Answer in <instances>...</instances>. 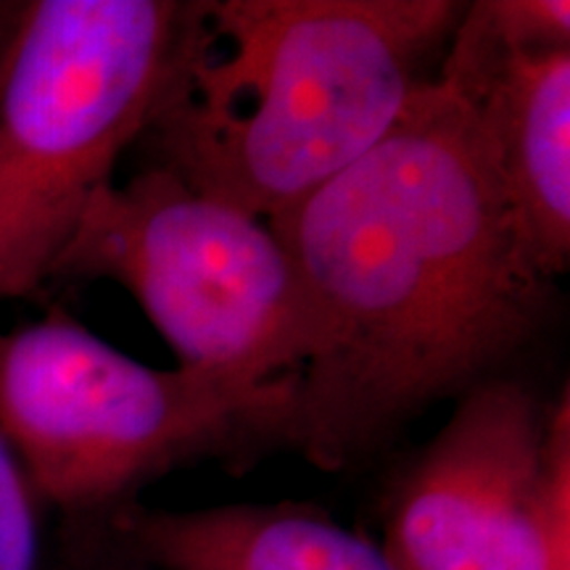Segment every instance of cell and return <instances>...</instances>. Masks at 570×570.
I'll list each match as a JSON object with an SVG mask.
<instances>
[{"label": "cell", "instance_id": "1", "mask_svg": "<svg viewBox=\"0 0 570 570\" xmlns=\"http://www.w3.org/2000/svg\"><path fill=\"white\" fill-rule=\"evenodd\" d=\"M269 227L315 320L288 446L320 470L370 458L428 407L491 381L550 312L552 277L439 77L373 151Z\"/></svg>", "mask_w": 570, "mask_h": 570}, {"label": "cell", "instance_id": "2", "mask_svg": "<svg viewBox=\"0 0 570 570\" xmlns=\"http://www.w3.org/2000/svg\"><path fill=\"white\" fill-rule=\"evenodd\" d=\"M458 0H185L142 138L156 167L275 223L391 132L436 77Z\"/></svg>", "mask_w": 570, "mask_h": 570}, {"label": "cell", "instance_id": "3", "mask_svg": "<svg viewBox=\"0 0 570 570\" xmlns=\"http://www.w3.org/2000/svg\"><path fill=\"white\" fill-rule=\"evenodd\" d=\"M296 386L298 373L148 367L61 309L0 333V439L67 515H111L190 462L288 444Z\"/></svg>", "mask_w": 570, "mask_h": 570}, {"label": "cell", "instance_id": "4", "mask_svg": "<svg viewBox=\"0 0 570 570\" xmlns=\"http://www.w3.org/2000/svg\"><path fill=\"white\" fill-rule=\"evenodd\" d=\"M185 0H27L0 63V302L38 296L151 122Z\"/></svg>", "mask_w": 570, "mask_h": 570}, {"label": "cell", "instance_id": "5", "mask_svg": "<svg viewBox=\"0 0 570 570\" xmlns=\"http://www.w3.org/2000/svg\"><path fill=\"white\" fill-rule=\"evenodd\" d=\"M56 281L122 285L180 367L269 381L298 373L315 346L281 235L156 164L92 198Z\"/></svg>", "mask_w": 570, "mask_h": 570}, {"label": "cell", "instance_id": "6", "mask_svg": "<svg viewBox=\"0 0 570 570\" xmlns=\"http://www.w3.org/2000/svg\"><path fill=\"white\" fill-rule=\"evenodd\" d=\"M402 570H570V407L491 377L412 462L386 523Z\"/></svg>", "mask_w": 570, "mask_h": 570}, {"label": "cell", "instance_id": "7", "mask_svg": "<svg viewBox=\"0 0 570 570\" xmlns=\"http://www.w3.org/2000/svg\"><path fill=\"white\" fill-rule=\"evenodd\" d=\"M436 77L465 104L520 238L554 281L570 265V51L512 53L462 11Z\"/></svg>", "mask_w": 570, "mask_h": 570}, {"label": "cell", "instance_id": "8", "mask_svg": "<svg viewBox=\"0 0 570 570\" xmlns=\"http://www.w3.org/2000/svg\"><path fill=\"white\" fill-rule=\"evenodd\" d=\"M122 550L156 570H402L386 547L309 504L111 512Z\"/></svg>", "mask_w": 570, "mask_h": 570}, {"label": "cell", "instance_id": "9", "mask_svg": "<svg viewBox=\"0 0 570 570\" xmlns=\"http://www.w3.org/2000/svg\"><path fill=\"white\" fill-rule=\"evenodd\" d=\"M468 17L512 53L570 51L568 0H479Z\"/></svg>", "mask_w": 570, "mask_h": 570}, {"label": "cell", "instance_id": "10", "mask_svg": "<svg viewBox=\"0 0 570 570\" xmlns=\"http://www.w3.org/2000/svg\"><path fill=\"white\" fill-rule=\"evenodd\" d=\"M35 499L17 458L0 439V570H40Z\"/></svg>", "mask_w": 570, "mask_h": 570}, {"label": "cell", "instance_id": "11", "mask_svg": "<svg viewBox=\"0 0 570 570\" xmlns=\"http://www.w3.org/2000/svg\"><path fill=\"white\" fill-rule=\"evenodd\" d=\"M24 3L27 0H0V63H3V56L9 51L13 35H17Z\"/></svg>", "mask_w": 570, "mask_h": 570}, {"label": "cell", "instance_id": "12", "mask_svg": "<svg viewBox=\"0 0 570 570\" xmlns=\"http://www.w3.org/2000/svg\"><path fill=\"white\" fill-rule=\"evenodd\" d=\"M75 570H151L146 568L142 562H138L130 554L125 552V560H104V562H90V566L75 568Z\"/></svg>", "mask_w": 570, "mask_h": 570}]
</instances>
